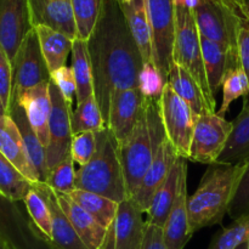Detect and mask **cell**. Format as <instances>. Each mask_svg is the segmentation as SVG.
<instances>
[{
	"label": "cell",
	"mask_w": 249,
	"mask_h": 249,
	"mask_svg": "<svg viewBox=\"0 0 249 249\" xmlns=\"http://www.w3.org/2000/svg\"><path fill=\"white\" fill-rule=\"evenodd\" d=\"M96 151V133L85 131V133L73 135L71 145V156L74 163L84 167L91 160Z\"/></svg>",
	"instance_id": "60d3db41"
},
{
	"label": "cell",
	"mask_w": 249,
	"mask_h": 249,
	"mask_svg": "<svg viewBox=\"0 0 249 249\" xmlns=\"http://www.w3.org/2000/svg\"><path fill=\"white\" fill-rule=\"evenodd\" d=\"M237 55L241 67L249 78V22L243 18L237 38Z\"/></svg>",
	"instance_id": "ee69618b"
},
{
	"label": "cell",
	"mask_w": 249,
	"mask_h": 249,
	"mask_svg": "<svg viewBox=\"0 0 249 249\" xmlns=\"http://www.w3.org/2000/svg\"><path fill=\"white\" fill-rule=\"evenodd\" d=\"M56 199L68 220L74 228L75 232L84 242L88 249H102L106 242L108 230L97 223L91 215L78 206L67 194L56 192Z\"/></svg>",
	"instance_id": "d6986e66"
},
{
	"label": "cell",
	"mask_w": 249,
	"mask_h": 249,
	"mask_svg": "<svg viewBox=\"0 0 249 249\" xmlns=\"http://www.w3.org/2000/svg\"><path fill=\"white\" fill-rule=\"evenodd\" d=\"M140 207L130 197L121 202L102 249H142L146 228Z\"/></svg>",
	"instance_id": "4fadbf2b"
},
{
	"label": "cell",
	"mask_w": 249,
	"mask_h": 249,
	"mask_svg": "<svg viewBox=\"0 0 249 249\" xmlns=\"http://www.w3.org/2000/svg\"><path fill=\"white\" fill-rule=\"evenodd\" d=\"M195 18L199 36L237 53V38L243 17L224 0H198Z\"/></svg>",
	"instance_id": "8992f818"
},
{
	"label": "cell",
	"mask_w": 249,
	"mask_h": 249,
	"mask_svg": "<svg viewBox=\"0 0 249 249\" xmlns=\"http://www.w3.org/2000/svg\"><path fill=\"white\" fill-rule=\"evenodd\" d=\"M23 204L27 209V213L31 216L32 221L36 224V228L40 230L44 236L50 240L53 236V218L48 203L44 197L32 186L28 194L23 198Z\"/></svg>",
	"instance_id": "d590c367"
},
{
	"label": "cell",
	"mask_w": 249,
	"mask_h": 249,
	"mask_svg": "<svg viewBox=\"0 0 249 249\" xmlns=\"http://www.w3.org/2000/svg\"><path fill=\"white\" fill-rule=\"evenodd\" d=\"M179 158L177 150L172 145L168 138L164 139V141L160 145L155 160L151 163L150 168L146 172L145 177L142 178L139 186L138 191L134 195L133 198L135 203L141 208L143 213H146L152 202L153 196L156 195L157 190L162 186L164 180L167 179L168 174L172 170L173 165Z\"/></svg>",
	"instance_id": "ac0fdd59"
},
{
	"label": "cell",
	"mask_w": 249,
	"mask_h": 249,
	"mask_svg": "<svg viewBox=\"0 0 249 249\" xmlns=\"http://www.w3.org/2000/svg\"><path fill=\"white\" fill-rule=\"evenodd\" d=\"M33 182L23 177L0 152V192L14 201H23Z\"/></svg>",
	"instance_id": "d6a6232c"
},
{
	"label": "cell",
	"mask_w": 249,
	"mask_h": 249,
	"mask_svg": "<svg viewBox=\"0 0 249 249\" xmlns=\"http://www.w3.org/2000/svg\"><path fill=\"white\" fill-rule=\"evenodd\" d=\"M119 1H122V2H130V1H133V0H119Z\"/></svg>",
	"instance_id": "816d5d0a"
},
{
	"label": "cell",
	"mask_w": 249,
	"mask_h": 249,
	"mask_svg": "<svg viewBox=\"0 0 249 249\" xmlns=\"http://www.w3.org/2000/svg\"><path fill=\"white\" fill-rule=\"evenodd\" d=\"M12 97V63L6 51L0 45V99L9 113Z\"/></svg>",
	"instance_id": "b9f144b4"
},
{
	"label": "cell",
	"mask_w": 249,
	"mask_h": 249,
	"mask_svg": "<svg viewBox=\"0 0 249 249\" xmlns=\"http://www.w3.org/2000/svg\"><path fill=\"white\" fill-rule=\"evenodd\" d=\"M187 165L181 173L177 199L163 228L164 242L168 249H184L191 240L187 215Z\"/></svg>",
	"instance_id": "44dd1931"
},
{
	"label": "cell",
	"mask_w": 249,
	"mask_h": 249,
	"mask_svg": "<svg viewBox=\"0 0 249 249\" xmlns=\"http://www.w3.org/2000/svg\"><path fill=\"white\" fill-rule=\"evenodd\" d=\"M23 201H14L0 192V237L14 249H55L27 213Z\"/></svg>",
	"instance_id": "52a82bcc"
},
{
	"label": "cell",
	"mask_w": 249,
	"mask_h": 249,
	"mask_svg": "<svg viewBox=\"0 0 249 249\" xmlns=\"http://www.w3.org/2000/svg\"><path fill=\"white\" fill-rule=\"evenodd\" d=\"M247 160H249V97H245L242 111L232 122L230 138L216 163L238 164Z\"/></svg>",
	"instance_id": "4316f807"
},
{
	"label": "cell",
	"mask_w": 249,
	"mask_h": 249,
	"mask_svg": "<svg viewBox=\"0 0 249 249\" xmlns=\"http://www.w3.org/2000/svg\"><path fill=\"white\" fill-rule=\"evenodd\" d=\"M121 2V7L130 28L133 38L138 44L142 55L143 62L152 61V33L148 19L146 0H133L130 2Z\"/></svg>",
	"instance_id": "d4e9b609"
},
{
	"label": "cell",
	"mask_w": 249,
	"mask_h": 249,
	"mask_svg": "<svg viewBox=\"0 0 249 249\" xmlns=\"http://www.w3.org/2000/svg\"><path fill=\"white\" fill-rule=\"evenodd\" d=\"M245 170L238 164H209L198 187L187 198V215L191 235L203 228L218 225L229 213L236 187Z\"/></svg>",
	"instance_id": "7a4b0ae2"
},
{
	"label": "cell",
	"mask_w": 249,
	"mask_h": 249,
	"mask_svg": "<svg viewBox=\"0 0 249 249\" xmlns=\"http://www.w3.org/2000/svg\"><path fill=\"white\" fill-rule=\"evenodd\" d=\"M228 214L233 221L249 215V160L245 162V170L236 187Z\"/></svg>",
	"instance_id": "ab89813d"
},
{
	"label": "cell",
	"mask_w": 249,
	"mask_h": 249,
	"mask_svg": "<svg viewBox=\"0 0 249 249\" xmlns=\"http://www.w3.org/2000/svg\"><path fill=\"white\" fill-rule=\"evenodd\" d=\"M221 88H223V102L216 114L224 117L235 100L249 96V78L247 73L241 66L231 68L226 72Z\"/></svg>",
	"instance_id": "836d02e7"
},
{
	"label": "cell",
	"mask_w": 249,
	"mask_h": 249,
	"mask_svg": "<svg viewBox=\"0 0 249 249\" xmlns=\"http://www.w3.org/2000/svg\"><path fill=\"white\" fill-rule=\"evenodd\" d=\"M237 10L241 16L249 22V0H240L237 4Z\"/></svg>",
	"instance_id": "bcb514c9"
},
{
	"label": "cell",
	"mask_w": 249,
	"mask_h": 249,
	"mask_svg": "<svg viewBox=\"0 0 249 249\" xmlns=\"http://www.w3.org/2000/svg\"><path fill=\"white\" fill-rule=\"evenodd\" d=\"M72 65L71 68L74 75L75 97H77V106L83 104L85 100L94 95V83H92V71L90 63L89 51H88L87 41L82 39L73 40L72 45Z\"/></svg>",
	"instance_id": "f546056e"
},
{
	"label": "cell",
	"mask_w": 249,
	"mask_h": 249,
	"mask_svg": "<svg viewBox=\"0 0 249 249\" xmlns=\"http://www.w3.org/2000/svg\"><path fill=\"white\" fill-rule=\"evenodd\" d=\"M49 84L50 82L12 92L11 97V100H15L17 104L23 107L32 129L45 150L49 145V119L51 113Z\"/></svg>",
	"instance_id": "2e32d148"
},
{
	"label": "cell",
	"mask_w": 249,
	"mask_h": 249,
	"mask_svg": "<svg viewBox=\"0 0 249 249\" xmlns=\"http://www.w3.org/2000/svg\"><path fill=\"white\" fill-rule=\"evenodd\" d=\"M71 2L77 26V39L87 41L99 19L104 0H71Z\"/></svg>",
	"instance_id": "e575fe53"
},
{
	"label": "cell",
	"mask_w": 249,
	"mask_h": 249,
	"mask_svg": "<svg viewBox=\"0 0 249 249\" xmlns=\"http://www.w3.org/2000/svg\"><path fill=\"white\" fill-rule=\"evenodd\" d=\"M175 1V41L173 61L186 68L198 83L209 107L215 111V97L211 92L207 82L203 56L201 49V36L197 28L194 10L181 1Z\"/></svg>",
	"instance_id": "5b68a950"
},
{
	"label": "cell",
	"mask_w": 249,
	"mask_h": 249,
	"mask_svg": "<svg viewBox=\"0 0 249 249\" xmlns=\"http://www.w3.org/2000/svg\"><path fill=\"white\" fill-rule=\"evenodd\" d=\"M232 122L226 121L216 112H206L197 118L187 160L204 164L216 163L225 148Z\"/></svg>",
	"instance_id": "30bf717a"
},
{
	"label": "cell",
	"mask_w": 249,
	"mask_h": 249,
	"mask_svg": "<svg viewBox=\"0 0 249 249\" xmlns=\"http://www.w3.org/2000/svg\"><path fill=\"white\" fill-rule=\"evenodd\" d=\"M151 33L152 61L168 82L175 41L174 0H146Z\"/></svg>",
	"instance_id": "9c48e42d"
},
{
	"label": "cell",
	"mask_w": 249,
	"mask_h": 249,
	"mask_svg": "<svg viewBox=\"0 0 249 249\" xmlns=\"http://www.w3.org/2000/svg\"><path fill=\"white\" fill-rule=\"evenodd\" d=\"M50 80L51 73L41 53L38 34L32 28L24 36L12 62V92L29 89Z\"/></svg>",
	"instance_id": "8fae6325"
},
{
	"label": "cell",
	"mask_w": 249,
	"mask_h": 249,
	"mask_svg": "<svg viewBox=\"0 0 249 249\" xmlns=\"http://www.w3.org/2000/svg\"><path fill=\"white\" fill-rule=\"evenodd\" d=\"M32 28L28 0H0V45L11 63Z\"/></svg>",
	"instance_id": "9a60e30c"
},
{
	"label": "cell",
	"mask_w": 249,
	"mask_h": 249,
	"mask_svg": "<svg viewBox=\"0 0 249 249\" xmlns=\"http://www.w3.org/2000/svg\"><path fill=\"white\" fill-rule=\"evenodd\" d=\"M167 80L153 62H145L139 75V89L146 99L160 100Z\"/></svg>",
	"instance_id": "f35d334b"
},
{
	"label": "cell",
	"mask_w": 249,
	"mask_h": 249,
	"mask_svg": "<svg viewBox=\"0 0 249 249\" xmlns=\"http://www.w3.org/2000/svg\"><path fill=\"white\" fill-rule=\"evenodd\" d=\"M34 29L38 34L41 53L50 73L66 66L68 55L72 53V39L46 26L34 27Z\"/></svg>",
	"instance_id": "f1b7e54d"
},
{
	"label": "cell",
	"mask_w": 249,
	"mask_h": 249,
	"mask_svg": "<svg viewBox=\"0 0 249 249\" xmlns=\"http://www.w3.org/2000/svg\"><path fill=\"white\" fill-rule=\"evenodd\" d=\"M71 125H72L73 135L85 131H92L97 134L107 128L95 95L85 100L83 104L78 105L77 109L71 113Z\"/></svg>",
	"instance_id": "1f68e13d"
},
{
	"label": "cell",
	"mask_w": 249,
	"mask_h": 249,
	"mask_svg": "<svg viewBox=\"0 0 249 249\" xmlns=\"http://www.w3.org/2000/svg\"><path fill=\"white\" fill-rule=\"evenodd\" d=\"M0 152L26 179L33 184L40 182V178L29 160L21 133L9 114L0 117Z\"/></svg>",
	"instance_id": "ffe728a7"
},
{
	"label": "cell",
	"mask_w": 249,
	"mask_h": 249,
	"mask_svg": "<svg viewBox=\"0 0 249 249\" xmlns=\"http://www.w3.org/2000/svg\"><path fill=\"white\" fill-rule=\"evenodd\" d=\"M78 206L82 207L89 215H91L105 229L111 230L116 219L119 203L92 192L74 189L67 194Z\"/></svg>",
	"instance_id": "4dcf8cb0"
},
{
	"label": "cell",
	"mask_w": 249,
	"mask_h": 249,
	"mask_svg": "<svg viewBox=\"0 0 249 249\" xmlns=\"http://www.w3.org/2000/svg\"><path fill=\"white\" fill-rule=\"evenodd\" d=\"M168 83L174 91L189 105L196 118L206 112H215L209 107L203 91L191 73L174 61L170 66Z\"/></svg>",
	"instance_id": "484cf974"
},
{
	"label": "cell",
	"mask_w": 249,
	"mask_h": 249,
	"mask_svg": "<svg viewBox=\"0 0 249 249\" xmlns=\"http://www.w3.org/2000/svg\"><path fill=\"white\" fill-rule=\"evenodd\" d=\"M87 45L94 95L106 124L111 94L114 90L139 88V75L145 63L119 0H104Z\"/></svg>",
	"instance_id": "6da1fadb"
},
{
	"label": "cell",
	"mask_w": 249,
	"mask_h": 249,
	"mask_svg": "<svg viewBox=\"0 0 249 249\" xmlns=\"http://www.w3.org/2000/svg\"><path fill=\"white\" fill-rule=\"evenodd\" d=\"M73 165L74 160L72 156H70L49 172L45 184L56 192H72L75 189V170Z\"/></svg>",
	"instance_id": "74e56055"
},
{
	"label": "cell",
	"mask_w": 249,
	"mask_h": 249,
	"mask_svg": "<svg viewBox=\"0 0 249 249\" xmlns=\"http://www.w3.org/2000/svg\"><path fill=\"white\" fill-rule=\"evenodd\" d=\"M224 1L228 2L229 5L233 6V7H235V9H237V4H238V1H240V0H224Z\"/></svg>",
	"instance_id": "681fc988"
},
{
	"label": "cell",
	"mask_w": 249,
	"mask_h": 249,
	"mask_svg": "<svg viewBox=\"0 0 249 249\" xmlns=\"http://www.w3.org/2000/svg\"><path fill=\"white\" fill-rule=\"evenodd\" d=\"M33 187L44 197L50 208L51 218H53L51 243L55 249H88L61 209L60 204L57 203L55 191L50 189L45 182H34Z\"/></svg>",
	"instance_id": "7402d4cb"
},
{
	"label": "cell",
	"mask_w": 249,
	"mask_h": 249,
	"mask_svg": "<svg viewBox=\"0 0 249 249\" xmlns=\"http://www.w3.org/2000/svg\"><path fill=\"white\" fill-rule=\"evenodd\" d=\"M9 116L16 123L17 128L21 133L24 146H26V150L28 152L29 160H31L32 164L36 168V173L40 178V182H45L49 173L48 165H46V150L32 129L23 107L17 104L15 100H11Z\"/></svg>",
	"instance_id": "83f0119b"
},
{
	"label": "cell",
	"mask_w": 249,
	"mask_h": 249,
	"mask_svg": "<svg viewBox=\"0 0 249 249\" xmlns=\"http://www.w3.org/2000/svg\"><path fill=\"white\" fill-rule=\"evenodd\" d=\"M160 111L168 140L174 146L179 157L187 160L197 118L169 83L165 84L160 97Z\"/></svg>",
	"instance_id": "ba28073f"
},
{
	"label": "cell",
	"mask_w": 249,
	"mask_h": 249,
	"mask_svg": "<svg viewBox=\"0 0 249 249\" xmlns=\"http://www.w3.org/2000/svg\"><path fill=\"white\" fill-rule=\"evenodd\" d=\"M236 249H247V241H245L243 243H241V245L238 246V247Z\"/></svg>",
	"instance_id": "f907efd6"
},
{
	"label": "cell",
	"mask_w": 249,
	"mask_h": 249,
	"mask_svg": "<svg viewBox=\"0 0 249 249\" xmlns=\"http://www.w3.org/2000/svg\"><path fill=\"white\" fill-rule=\"evenodd\" d=\"M0 249H14L5 240L0 237Z\"/></svg>",
	"instance_id": "7dc6e473"
},
{
	"label": "cell",
	"mask_w": 249,
	"mask_h": 249,
	"mask_svg": "<svg viewBox=\"0 0 249 249\" xmlns=\"http://www.w3.org/2000/svg\"><path fill=\"white\" fill-rule=\"evenodd\" d=\"M32 27L46 26L77 39V26L71 0H28Z\"/></svg>",
	"instance_id": "e0dca14e"
},
{
	"label": "cell",
	"mask_w": 249,
	"mask_h": 249,
	"mask_svg": "<svg viewBox=\"0 0 249 249\" xmlns=\"http://www.w3.org/2000/svg\"><path fill=\"white\" fill-rule=\"evenodd\" d=\"M75 189L92 192L121 203L128 198L118 141L105 128L96 134V151L84 167L75 172Z\"/></svg>",
	"instance_id": "277c9868"
},
{
	"label": "cell",
	"mask_w": 249,
	"mask_h": 249,
	"mask_svg": "<svg viewBox=\"0 0 249 249\" xmlns=\"http://www.w3.org/2000/svg\"><path fill=\"white\" fill-rule=\"evenodd\" d=\"M143 96L139 88L114 90L109 97L106 126L118 143L129 138L140 118Z\"/></svg>",
	"instance_id": "5bb4252c"
},
{
	"label": "cell",
	"mask_w": 249,
	"mask_h": 249,
	"mask_svg": "<svg viewBox=\"0 0 249 249\" xmlns=\"http://www.w3.org/2000/svg\"><path fill=\"white\" fill-rule=\"evenodd\" d=\"M7 114H9V113H7L6 108L4 107L1 99H0V117H5V116H7Z\"/></svg>",
	"instance_id": "c3c4849f"
},
{
	"label": "cell",
	"mask_w": 249,
	"mask_h": 249,
	"mask_svg": "<svg viewBox=\"0 0 249 249\" xmlns=\"http://www.w3.org/2000/svg\"><path fill=\"white\" fill-rule=\"evenodd\" d=\"M165 138L160 100L143 97L142 111L133 133L123 142L118 143L128 197L136 194Z\"/></svg>",
	"instance_id": "3957f363"
},
{
	"label": "cell",
	"mask_w": 249,
	"mask_h": 249,
	"mask_svg": "<svg viewBox=\"0 0 249 249\" xmlns=\"http://www.w3.org/2000/svg\"><path fill=\"white\" fill-rule=\"evenodd\" d=\"M51 80L60 89L63 99L67 102L68 107L72 109L73 99H74L75 91H77L72 68L67 67V66H63V67L58 68V70L53 71V72H51Z\"/></svg>",
	"instance_id": "7bdbcfd3"
},
{
	"label": "cell",
	"mask_w": 249,
	"mask_h": 249,
	"mask_svg": "<svg viewBox=\"0 0 249 249\" xmlns=\"http://www.w3.org/2000/svg\"><path fill=\"white\" fill-rule=\"evenodd\" d=\"M51 113L49 119V145L46 147V165L48 172L71 156L72 145V125H71V113L72 109L68 107L63 99L60 89L50 80ZM49 174V173H48Z\"/></svg>",
	"instance_id": "7c38bea8"
},
{
	"label": "cell",
	"mask_w": 249,
	"mask_h": 249,
	"mask_svg": "<svg viewBox=\"0 0 249 249\" xmlns=\"http://www.w3.org/2000/svg\"><path fill=\"white\" fill-rule=\"evenodd\" d=\"M142 249H168L164 242L163 228L146 221Z\"/></svg>",
	"instance_id": "f6af8a7d"
},
{
	"label": "cell",
	"mask_w": 249,
	"mask_h": 249,
	"mask_svg": "<svg viewBox=\"0 0 249 249\" xmlns=\"http://www.w3.org/2000/svg\"><path fill=\"white\" fill-rule=\"evenodd\" d=\"M201 49L203 56L207 82L213 96L218 94L223 85L226 72L240 65L237 53L229 50L226 46L201 36Z\"/></svg>",
	"instance_id": "603a6c76"
},
{
	"label": "cell",
	"mask_w": 249,
	"mask_h": 249,
	"mask_svg": "<svg viewBox=\"0 0 249 249\" xmlns=\"http://www.w3.org/2000/svg\"><path fill=\"white\" fill-rule=\"evenodd\" d=\"M185 158L179 157L175 164L173 165L172 170L168 174L167 179L162 184V186L157 190L153 196L152 202L148 207L147 212V223L155 224L160 228H164L168 220L170 212H172L174 202L177 199L178 191H179L180 178L184 168L186 167Z\"/></svg>",
	"instance_id": "cb8c5ba5"
},
{
	"label": "cell",
	"mask_w": 249,
	"mask_h": 249,
	"mask_svg": "<svg viewBox=\"0 0 249 249\" xmlns=\"http://www.w3.org/2000/svg\"><path fill=\"white\" fill-rule=\"evenodd\" d=\"M249 237V215L233 221L232 225L219 231L208 249H236Z\"/></svg>",
	"instance_id": "8d00e7d4"
}]
</instances>
